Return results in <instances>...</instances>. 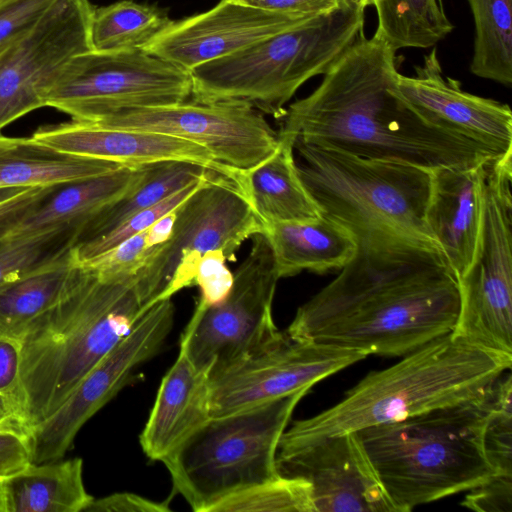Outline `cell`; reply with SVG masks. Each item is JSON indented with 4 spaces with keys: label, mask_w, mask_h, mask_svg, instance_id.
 <instances>
[{
    "label": "cell",
    "mask_w": 512,
    "mask_h": 512,
    "mask_svg": "<svg viewBox=\"0 0 512 512\" xmlns=\"http://www.w3.org/2000/svg\"><path fill=\"white\" fill-rule=\"evenodd\" d=\"M90 123L193 142L205 148L219 164L236 172L256 167L278 147V133L260 111L243 102L184 101L126 110Z\"/></svg>",
    "instance_id": "15"
},
{
    "label": "cell",
    "mask_w": 512,
    "mask_h": 512,
    "mask_svg": "<svg viewBox=\"0 0 512 512\" xmlns=\"http://www.w3.org/2000/svg\"><path fill=\"white\" fill-rule=\"evenodd\" d=\"M210 172L212 170L202 165L187 161L151 164L139 184L93 218L82 229L75 243L113 230L135 213L159 203Z\"/></svg>",
    "instance_id": "29"
},
{
    "label": "cell",
    "mask_w": 512,
    "mask_h": 512,
    "mask_svg": "<svg viewBox=\"0 0 512 512\" xmlns=\"http://www.w3.org/2000/svg\"><path fill=\"white\" fill-rule=\"evenodd\" d=\"M376 33L393 50L431 48L453 30L442 0H375Z\"/></svg>",
    "instance_id": "30"
},
{
    "label": "cell",
    "mask_w": 512,
    "mask_h": 512,
    "mask_svg": "<svg viewBox=\"0 0 512 512\" xmlns=\"http://www.w3.org/2000/svg\"><path fill=\"white\" fill-rule=\"evenodd\" d=\"M122 167L109 160L62 154L29 137L0 136V188L62 186Z\"/></svg>",
    "instance_id": "27"
},
{
    "label": "cell",
    "mask_w": 512,
    "mask_h": 512,
    "mask_svg": "<svg viewBox=\"0 0 512 512\" xmlns=\"http://www.w3.org/2000/svg\"><path fill=\"white\" fill-rule=\"evenodd\" d=\"M341 5L360 8L365 10L366 7L374 6L375 0H339Z\"/></svg>",
    "instance_id": "48"
},
{
    "label": "cell",
    "mask_w": 512,
    "mask_h": 512,
    "mask_svg": "<svg viewBox=\"0 0 512 512\" xmlns=\"http://www.w3.org/2000/svg\"><path fill=\"white\" fill-rule=\"evenodd\" d=\"M191 96L188 71L143 49L90 50L66 64L44 104L71 120L98 122L122 111L181 103Z\"/></svg>",
    "instance_id": "11"
},
{
    "label": "cell",
    "mask_w": 512,
    "mask_h": 512,
    "mask_svg": "<svg viewBox=\"0 0 512 512\" xmlns=\"http://www.w3.org/2000/svg\"><path fill=\"white\" fill-rule=\"evenodd\" d=\"M404 356L393 366L369 373L336 405L292 421L277 451L466 401L482 393L512 365V357L470 345L451 334Z\"/></svg>",
    "instance_id": "4"
},
{
    "label": "cell",
    "mask_w": 512,
    "mask_h": 512,
    "mask_svg": "<svg viewBox=\"0 0 512 512\" xmlns=\"http://www.w3.org/2000/svg\"><path fill=\"white\" fill-rule=\"evenodd\" d=\"M29 187H5L0 188V204L14 198Z\"/></svg>",
    "instance_id": "47"
},
{
    "label": "cell",
    "mask_w": 512,
    "mask_h": 512,
    "mask_svg": "<svg viewBox=\"0 0 512 512\" xmlns=\"http://www.w3.org/2000/svg\"><path fill=\"white\" fill-rule=\"evenodd\" d=\"M305 21L238 0H221L206 12L171 21L143 50L189 72Z\"/></svg>",
    "instance_id": "19"
},
{
    "label": "cell",
    "mask_w": 512,
    "mask_h": 512,
    "mask_svg": "<svg viewBox=\"0 0 512 512\" xmlns=\"http://www.w3.org/2000/svg\"><path fill=\"white\" fill-rule=\"evenodd\" d=\"M168 502H157L131 492L94 498L85 512H169Z\"/></svg>",
    "instance_id": "42"
},
{
    "label": "cell",
    "mask_w": 512,
    "mask_h": 512,
    "mask_svg": "<svg viewBox=\"0 0 512 512\" xmlns=\"http://www.w3.org/2000/svg\"><path fill=\"white\" fill-rule=\"evenodd\" d=\"M153 250L148 248L146 231H143L81 265L92 268L103 277L130 278L137 276Z\"/></svg>",
    "instance_id": "37"
},
{
    "label": "cell",
    "mask_w": 512,
    "mask_h": 512,
    "mask_svg": "<svg viewBox=\"0 0 512 512\" xmlns=\"http://www.w3.org/2000/svg\"><path fill=\"white\" fill-rule=\"evenodd\" d=\"M396 51L361 35L320 85L286 108L281 136L355 157L428 171L497 159L486 148L423 121L397 94Z\"/></svg>",
    "instance_id": "2"
},
{
    "label": "cell",
    "mask_w": 512,
    "mask_h": 512,
    "mask_svg": "<svg viewBox=\"0 0 512 512\" xmlns=\"http://www.w3.org/2000/svg\"><path fill=\"white\" fill-rule=\"evenodd\" d=\"M475 28L470 71L512 84V0H467Z\"/></svg>",
    "instance_id": "31"
},
{
    "label": "cell",
    "mask_w": 512,
    "mask_h": 512,
    "mask_svg": "<svg viewBox=\"0 0 512 512\" xmlns=\"http://www.w3.org/2000/svg\"><path fill=\"white\" fill-rule=\"evenodd\" d=\"M512 155L491 160L482 191L477 250L458 278L460 308L453 337L512 357Z\"/></svg>",
    "instance_id": "10"
},
{
    "label": "cell",
    "mask_w": 512,
    "mask_h": 512,
    "mask_svg": "<svg viewBox=\"0 0 512 512\" xmlns=\"http://www.w3.org/2000/svg\"><path fill=\"white\" fill-rule=\"evenodd\" d=\"M21 362L20 341L0 337V394L15 399Z\"/></svg>",
    "instance_id": "44"
},
{
    "label": "cell",
    "mask_w": 512,
    "mask_h": 512,
    "mask_svg": "<svg viewBox=\"0 0 512 512\" xmlns=\"http://www.w3.org/2000/svg\"><path fill=\"white\" fill-rule=\"evenodd\" d=\"M29 138L40 146L62 154L109 160L128 167L187 161L202 165L236 183L240 173L219 164L198 144L148 131L71 120L41 126Z\"/></svg>",
    "instance_id": "20"
},
{
    "label": "cell",
    "mask_w": 512,
    "mask_h": 512,
    "mask_svg": "<svg viewBox=\"0 0 512 512\" xmlns=\"http://www.w3.org/2000/svg\"><path fill=\"white\" fill-rule=\"evenodd\" d=\"M212 172L176 191L159 203L135 213L113 230L96 238L74 243L73 250L77 262L79 264L85 263L111 250L121 242L146 231L159 218L178 208Z\"/></svg>",
    "instance_id": "35"
},
{
    "label": "cell",
    "mask_w": 512,
    "mask_h": 512,
    "mask_svg": "<svg viewBox=\"0 0 512 512\" xmlns=\"http://www.w3.org/2000/svg\"><path fill=\"white\" fill-rule=\"evenodd\" d=\"M5 427L23 429L29 432L20 419L15 399L0 394V428Z\"/></svg>",
    "instance_id": "46"
},
{
    "label": "cell",
    "mask_w": 512,
    "mask_h": 512,
    "mask_svg": "<svg viewBox=\"0 0 512 512\" xmlns=\"http://www.w3.org/2000/svg\"><path fill=\"white\" fill-rule=\"evenodd\" d=\"M210 372L197 367L180 348L163 376L139 437L145 455L163 462L210 417Z\"/></svg>",
    "instance_id": "22"
},
{
    "label": "cell",
    "mask_w": 512,
    "mask_h": 512,
    "mask_svg": "<svg viewBox=\"0 0 512 512\" xmlns=\"http://www.w3.org/2000/svg\"><path fill=\"white\" fill-rule=\"evenodd\" d=\"M224 301L197 303L180 341L190 360L211 371L258 348L279 329L272 303L279 281L273 251L265 233L252 236V246L238 266Z\"/></svg>",
    "instance_id": "12"
},
{
    "label": "cell",
    "mask_w": 512,
    "mask_h": 512,
    "mask_svg": "<svg viewBox=\"0 0 512 512\" xmlns=\"http://www.w3.org/2000/svg\"><path fill=\"white\" fill-rule=\"evenodd\" d=\"M364 10H335L189 71L197 102H243L281 119L309 79L323 75L361 36Z\"/></svg>",
    "instance_id": "6"
},
{
    "label": "cell",
    "mask_w": 512,
    "mask_h": 512,
    "mask_svg": "<svg viewBox=\"0 0 512 512\" xmlns=\"http://www.w3.org/2000/svg\"><path fill=\"white\" fill-rule=\"evenodd\" d=\"M226 261L221 251L207 252L201 258L195 276V284L200 288L198 303L201 305H217L229 295L234 275L226 266Z\"/></svg>",
    "instance_id": "39"
},
{
    "label": "cell",
    "mask_w": 512,
    "mask_h": 512,
    "mask_svg": "<svg viewBox=\"0 0 512 512\" xmlns=\"http://www.w3.org/2000/svg\"><path fill=\"white\" fill-rule=\"evenodd\" d=\"M170 22L155 7L131 0L94 9L90 27L92 50L143 49Z\"/></svg>",
    "instance_id": "32"
},
{
    "label": "cell",
    "mask_w": 512,
    "mask_h": 512,
    "mask_svg": "<svg viewBox=\"0 0 512 512\" xmlns=\"http://www.w3.org/2000/svg\"><path fill=\"white\" fill-rule=\"evenodd\" d=\"M294 150L300 179L321 214L355 238L388 235L440 251L425 222L430 171L302 142H294Z\"/></svg>",
    "instance_id": "7"
},
{
    "label": "cell",
    "mask_w": 512,
    "mask_h": 512,
    "mask_svg": "<svg viewBox=\"0 0 512 512\" xmlns=\"http://www.w3.org/2000/svg\"><path fill=\"white\" fill-rule=\"evenodd\" d=\"M209 512H314L310 485L298 477H277L239 491Z\"/></svg>",
    "instance_id": "33"
},
{
    "label": "cell",
    "mask_w": 512,
    "mask_h": 512,
    "mask_svg": "<svg viewBox=\"0 0 512 512\" xmlns=\"http://www.w3.org/2000/svg\"><path fill=\"white\" fill-rule=\"evenodd\" d=\"M308 391L211 416L163 461L174 490L194 511L209 512L232 494L277 477L280 438Z\"/></svg>",
    "instance_id": "8"
},
{
    "label": "cell",
    "mask_w": 512,
    "mask_h": 512,
    "mask_svg": "<svg viewBox=\"0 0 512 512\" xmlns=\"http://www.w3.org/2000/svg\"><path fill=\"white\" fill-rule=\"evenodd\" d=\"M483 443L496 475L512 476V376L510 369L488 387Z\"/></svg>",
    "instance_id": "34"
},
{
    "label": "cell",
    "mask_w": 512,
    "mask_h": 512,
    "mask_svg": "<svg viewBox=\"0 0 512 512\" xmlns=\"http://www.w3.org/2000/svg\"><path fill=\"white\" fill-rule=\"evenodd\" d=\"M239 187L264 227L278 222H305L321 211L297 170L292 139L278 134L276 151L256 167L241 172Z\"/></svg>",
    "instance_id": "25"
},
{
    "label": "cell",
    "mask_w": 512,
    "mask_h": 512,
    "mask_svg": "<svg viewBox=\"0 0 512 512\" xmlns=\"http://www.w3.org/2000/svg\"><path fill=\"white\" fill-rule=\"evenodd\" d=\"M176 209L166 213L146 230L148 248L161 246L170 239L176 221Z\"/></svg>",
    "instance_id": "45"
},
{
    "label": "cell",
    "mask_w": 512,
    "mask_h": 512,
    "mask_svg": "<svg viewBox=\"0 0 512 512\" xmlns=\"http://www.w3.org/2000/svg\"><path fill=\"white\" fill-rule=\"evenodd\" d=\"M265 227L232 179L212 172L176 209L170 239L154 248L137 274L136 288L147 308L195 285L201 258L221 251L227 261Z\"/></svg>",
    "instance_id": "9"
},
{
    "label": "cell",
    "mask_w": 512,
    "mask_h": 512,
    "mask_svg": "<svg viewBox=\"0 0 512 512\" xmlns=\"http://www.w3.org/2000/svg\"><path fill=\"white\" fill-rule=\"evenodd\" d=\"M276 467L309 483L314 512H398L355 432L277 451Z\"/></svg>",
    "instance_id": "17"
},
{
    "label": "cell",
    "mask_w": 512,
    "mask_h": 512,
    "mask_svg": "<svg viewBox=\"0 0 512 512\" xmlns=\"http://www.w3.org/2000/svg\"><path fill=\"white\" fill-rule=\"evenodd\" d=\"M149 166H125L62 185L14 225L5 237H26L56 230L76 231L79 236L93 218L136 187Z\"/></svg>",
    "instance_id": "23"
},
{
    "label": "cell",
    "mask_w": 512,
    "mask_h": 512,
    "mask_svg": "<svg viewBox=\"0 0 512 512\" xmlns=\"http://www.w3.org/2000/svg\"><path fill=\"white\" fill-rule=\"evenodd\" d=\"M355 239L352 259L298 308L288 335L365 356H404L452 333L459 285L439 250L388 235Z\"/></svg>",
    "instance_id": "1"
},
{
    "label": "cell",
    "mask_w": 512,
    "mask_h": 512,
    "mask_svg": "<svg viewBox=\"0 0 512 512\" xmlns=\"http://www.w3.org/2000/svg\"><path fill=\"white\" fill-rule=\"evenodd\" d=\"M74 243L0 284V337L20 341L29 324L60 298L79 266Z\"/></svg>",
    "instance_id": "26"
},
{
    "label": "cell",
    "mask_w": 512,
    "mask_h": 512,
    "mask_svg": "<svg viewBox=\"0 0 512 512\" xmlns=\"http://www.w3.org/2000/svg\"><path fill=\"white\" fill-rule=\"evenodd\" d=\"M89 0H55L36 25L0 53V130L44 107L75 56L92 50Z\"/></svg>",
    "instance_id": "16"
},
{
    "label": "cell",
    "mask_w": 512,
    "mask_h": 512,
    "mask_svg": "<svg viewBox=\"0 0 512 512\" xmlns=\"http://www.w3.org/2000/svg\"><path fill=\"white\" fill-rule=\"evenodd\" d=\"M172 298L149 307L129 333L76 385L65 402L30 430L33 463L62 459L83 425L162 348L174 324Z\"/></svg>",
    "instance_id": "14"
},
{
    "label": "cell",
    "mask_w": 512,
    "mask_h": 512,
    "mask_svg": "<svg viewBox=\"0 0 512 512\" xmlns=\"http://www.w3.org/2000/svg\"><path fill=\"white\" fill-rule=\"evenodd\" d=\"M6 512H80L94 499L79 457L31 463L4 481Z\"/></svg>",
    "instance_id": "28"
},
{
    "label": "cell",
    "mask_w": 512,
    "mask_h": 512,
    "mask_svg": "<svg viewBox=\"0 0 512 512\" xmlns=\"http://www.w3.org/2000/svg\"><path fill=\"white\" fill-rule=\"evenodd\" d=\"M490 161L471 167H440L430 171L425 222L457 279L467 271L477 250L483 182Z\"/></svg>",
    "instance_id": "21"
},
{
    "label": "cell",
    "mask_w": 512,
    "mask_h": 512,
    "mask_svg": "<svg viewBox=\"0 0 512 512\" xmlns=\"http://www.w3.org/2000/svg\"><path fill=\"white\" fill-rule=\"evenodd\" d=\"M279 278L302 271L317 274L341 270L354 256L357 241L341 224L321 215L305 222L265 226Z\"/></svg>",
    "instance_id": "24"
},
{
    "label": "cell",
    "mask_w": 512,
    "mask_h": 512,
    "mask_svg": "<svg viewBox=\"0 0 512 512\" xmlns=\"http://www.w3.org/2000/svg\"><path fill=\"white\" fill-rule=\"evenodd\" d=\"M55 0H0V53L29 32Z\"/></svg>",
    "instance_id": "38"
},
{
    "label": "cell",
    "mask_w": 512,
    "mask_h": 512,
    "mask_svg": "<svg viewBox=\"0 0 512 512\" xmlns=\"http://www.w3.org/2000/svg\"><path fill=\"white\" fill-rule=\"evenodd\" d=\"M33 463L30 432L0 428V480L5 481Z\"/></svg>",
    "instance_id": "40"
},
{
    "label": "cell",
    "mask_w": 512,
    "mask_h": 512,
    "mask_svg": "<svg viewBox=\"0 0 512 512\" xmlns=\"http://www.w3.org/2000/svg\"><path fill=\"white\" fill-rule=\"evenodd\" d=\"M362 353L278 331L253 351L210 371L211 416L310 390L320 380L365 359Z\"/></svg>",
    "instance_id": "13"
},
{
    "label": "cell",
    "mask_w": 512,
    "mask_h": 512,
    "mask_svg": "<svg viewBox=\"0 0 512 512\" xmlns=\"http://www.w3.org/2000/svg\"><path fill=\"white\" fill-rule=\"evenodd\" d=\"M137 276L108 278L79 264L60 298L20 338L15 401L29 430L51 416L148 309Z\"/></svg>",
    "instance_id": "3"
},
{
    "label": "cell",
    "mask_w": 512,
    "mask_h": 512,
    "mask_svg": "<svg viewBox=\"0 0 512 512\" xmlns=\"http://www.w3.org/2000/svg\"><path fill=\"white\" fill-rule=\"evenodd\" d=\"M398 96L427 124L470 140L497 158L512 155V112L509 105L466 92L445 76L433 48L414 74H398Z\"/></svg>",
    "instance_id": "18"
},
{
    "label": "cell",
    "mask_w": 512,
    "mask_h": 512,
    "mask_svg": "<svg viewBox=\"0 0 512 512\" xmlns=\"http://www.w3.org/2000/svg\"><path fill=\"white\" fill-rule=\"evenodd\" d=\"M488 387L466 401L355 431L398 512L470 491L496 475L483 443Z\"/></svg>",
    "instance_id": "5"
},
{
    "label": "cell",
    "mask_w": 512,
    "mask_h": 512,
    "mask_svg": "<svg viewBox=\"0 0 512 512\" xmlns=\"http://www.w3.org/2000/svg\"><path fill=\"white\" fill-rule=\"evenodd\" d=\"M461 505L482 512H511L512 476H493L470 490Z\"/></svg>",
    "instance_id": "41"
},
{
    "label": "cell",
    "mask_w": 512,
    "mask_h": 512,
    "mask_svg": "<svg viewBox=\"0 0 512 512\" xmlns=\"http://www.w3.org/2000/svg\"><path fill=\"white\" fill-rule=\"evenodd\" d=\"M242 3L291 15L300 19H312L325 15L340 6L339 0H238Z\"/></svg>",
    "instance_id": "43"
},
{
    "label": "cell",
    "mask_w": 512,
    "mask_h": 512,
    "mask_svg": "<svg viewBox=\"0 0 512 512\" xmlns=\"http://www.w3.org/2000/svg\"><path fill=\"white\" fill-rule=\"evenodd\" d=\"M78 233L71 230L50 231L26 237H0V284L27 272L52 256Z\"/></svg>",
    "instance_id": "36"
},
{
    "label": "cell",
    "mask_w": 512,
    "mask_h": 512,
    "mask_svg": "<svg viewBox=\"0 0 512 512\" xmlns=\"http://www.w3.org/2000/svg\"><path fill=\"white\" fill-rule=\"evenodd\" d=\"M0 512H6L4 481L0 480Z\"/></svg>",
    "instance_id": "49"
}]
</instances>
